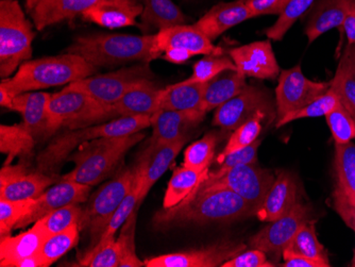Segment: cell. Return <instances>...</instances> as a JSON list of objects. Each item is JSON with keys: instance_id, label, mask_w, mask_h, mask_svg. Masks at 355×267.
Returning <instances> with one entry per match:
<instances>
[{"instance_id": "cell-52", "label": "cell", "mask_w": 355, "mask_h": 267, "mask_svg": "<svg viewBox=\"0 0 355 267\" xmlns=\"http://www.w3.org/2000/svg\"><path fill=\"white\" fill-rule=\"evenodd\" d=\"M292 0H246L253 17L281 15Z\"/></svg>"}, {"instance_id": "cell-23", "label": "cell", "mask_w": 355, "mask_h": 267, "mask_svg": "<svg viewBox=\"0 0 355 267\" xmlns=\"http://www.w3.org/2000/svg\"><path fill=\"white\" fill-rule=\"evenodd\" d=\"M298 203H300L298 183L292 174L283 171L273 181L255 215L262 222H273L291 212Z\"/></svg>"}, {"instance_id": "cell-16", "label": "cell", "mask_w": 355, "mask_h": 267, "mask_svg": "<svg viewBox=\"0 0 355 267\" xmlns=\"http://www.w3.org/2000/svg\"><path fill=\"white\" fill-rule=\"evenodd\" d=\"M91 189L89 185L62 179L57 184L49 187L41 196L35 199L31 210L17 223L15 229L25 228L32 223L35 224L42 217L63 207L87 203Z\"/></svg>"}, {"instance_id": "cell-10", "label": "cell", "mask_w": 355, "mask_h": 267, "mask_svg": "<svg viewBox=\"0 0 355 267\" xmlns=\"http://www.w3.org/2000/svg\"><path fill=\"white\" fill-rule=\"evenodd\" d=\"M273 181L275 177L270 171L262 169L257 162L249 163L234 167L215 180L209 182L202 180L191 194L217 187L227 189L248 201L257 211L262 206Z\"/></svg>"}, {"instance_id": "cell-54", "label": "cell", "mask_w": 355, "mask_h": 267, "mask_svg": "<svg viewBox=\"0 0 355 267\" xmlns=\"http://www.w3.org/2000/svg\"><path fill=\"white\" fill-rule=\"evenodd\" d=\"M191 57H193V53L182 49H166L162 55L165 61L171 62L173 64H184Z\"/></svg>"}, {"instance_id": "cell-47", "label": "cell", "mask_w": 355, "mask_h": 267, "mask_svg": "<svg viewBox=\"0 0 355 267\" xmlns=\"http://www.w3.org/2000/svg\"><path fill=\"white\" fill-rule=\"evenodd\" d=\"M139 195V183H137V176H135V184H133L132 189H131L129 194L125 196V198L123 199L119 209L115 211L112 218L110 219L109 224H107V228H105V232H103V236H101V241H99L97 245L103 244V243L107 242L111 239L115 238L117 230L123 227L125 221L135 212V209H137Z\"/></svg>"}, {"instance_id": "cell-51", "label": "cell", "mask_w": 355, "mask_h": 267, "mask_svg": "<svg viewBox=\"0 0 355 267\" xmlns=\"http://www.w3.org/2000/svg\"><path fill=\"white\" fill-rule=\"evenodd\" d=\"M276 263L268 260V256L260 249L245 250L230 260L225 261L221 267H275Z\"/></svg>"}, {"instance_id": "cell-24", "label": "cell", "mask_w": 355, "mask_h": 267, "mask_svg": "<svg viewBox=\"0 0 355 267\" xmlns=\"http://www.w3.org/2000/svg\"><path fill=\"white\" fill-rule=\"evenodd\" d=\"M251 19L254 17L246 0H233L230 3H217L193 25L211 41H214L231 28Z\"/></svg>"}, {"instance_id": "cell-45", "label": "cell", "mask_w": 355, "mask_h": 267, "mask_svg": "<svg viewBox=\"0 0 355 267\" xmlns=\"http://www.w3.org/2000/svg\"><path fill=\"white\" fill-rule=\"evenodd\" d=\"M137 210L129 216L121 227V233L116 239L121 249V264L119 267H141L145 262L139 260L135 251V227H137Z\"/></svg>"}, {"instance_id": "cell-33", "label": "cell", "mask_w": 355, "mask_h": 267, "mask_svg": "<svg viewBox=\"0 0 355 267\" xmlns=\"http://www.w3.org/2000/svg\"><path fill=\"white\" fill-rule=\"evenodd\" d=\"M207 173H209V169L196 171V169H189L185 165L175 169L173 177L167 185L164 201H163V208H173L182 203L193 192L195 189L200 185Z\"/></svg>"}, {"instance_id": "cell-18", "label": "cell", "mask_w": 355, "mask_h": 267, "mask_svg": "<svg viewBox=\"0 0 355 267\" xmlns=\"http://www.w3.org/2000/svg\"><path fill=\"white\" fill-rule=\"evenodd\" d=\"M236 71L246 77L260 80H275L281 69L273 53L270 41H259L239 46L229 51Z\"/></svg>"}, {"instance_id": "cell-5", "label": "cell", "mask_w": 355, "mask_h": 267, "mask_svg": "<svg viewBox=\"0 0 355 267\" xmlns=\"http://www.w3.org/2000/svg\"><path fill=\"white\" fill-rule=\"evenodd\" d=\"M144 137V133L137 132L123 137H99L81 145L79 150L67 159L75 163V167L62 179L89 187L98 184L111 175L125 153Z\"/></svg>"}, {"instance_id": "cell-3", "label": "cell", "mask_w": 355, "mask_h": 267, "mask_svg": "<svg viewBox=\"0 0 355 267\" xmlns=\"http://www.w3.org/2000/svg\"><path fill=\"white\" fill-rule=\"evenodd\" d=\"M97 73L98 67H94L83 57L65 53L25 62L13 77L3 79L0 87L16 96L26 92L69 85Z\"/></svg>"}, {"instance_id": "cell-43", "label": "cell", "mask_w": 355, "mask_h": 267, "mask_svg": "<svg viewBox=\"0 0 355 267\" xmlns=\"http://www.w3.org/2000/svg\"><path fill=\"white\" fill-rule=\"evenodd\" d=\"M83 207L79 205H71L53 211L35 223L39 224L47 236H51L67 230L73 225L79 224L83 216Z\"/></svg>"}, {"instance_id": "cell-14", "label": "cell", "mask_w": 355, "mask_h": 267, "mask_svg": "<svg viewBox=\"0 0 355 267\" xmlns=\"http://www.w3.org/2000/svg\"><path fill=\"white\" fill-rule=\"evenodd\" d=\"M53 182L55 177L40 169H30L25 163L7 164L0 171V199H35Z\"/></svg>"}, {"instance_id": "cell-35", "label": "cell", "mask_w": 355, "mask_h": 267, "mask_svg": "<svg viewBox=\"0 0 355 267\" xmlns=\"http://www.w3.org/2000/svg\"><path fill=\"white\" fill-rule=\"evenodd\" d=\"M79 233V224H76L65 231L48 236L37 254L40 267L51 266L71 250L78 244Z\"/></svg>"}, {"instance_id": "cell-55", "label": "cell", "mask_w": 355, "mask_h": 267, "mask_svg": "<svg viewBox=\"0 0 355 267\" xmlns=\"http://www.w3.org/2000/svg\"><path fill=\"white\" fill-rule=\"evenodd\" d=\"M342 29L344 30L348 44H355V0Z\"/></svg>"}, {"instance_id": "cell-40", "label": "cell", "mask_w": 355, "mask_h": 267, "mask_svg": "<svg viewBox=\"0 0 355 267\" xmlns=\"http://www.w3.org/2000/svg\"><path fill=\"white\" fill-rule=\"evenodd\" d=\"M218 142L216 132H209L202 139L189 145L184 151L183 165L196 171H207L214 159L215 149Z\"/></svg>"}, {"instance_id": "cell-29", "label": "cell", "mask_w": 355, "mask_h": 267, "mask_svg": "<svg viewBox=\"0 0 355 267\" xmlns=\"http://www.w3.org/2000/svg\"><path fill=\"white\" fill-rule=\"evenodd\" d=\"M246 76L237 71H225L205 85L202 112L217 109L232 99L246 87Z\"/></svg>"}, {"instance_id": "cell-57", "label": "cell", "mask_w": 355, "mask_h": 267, "mask_svg": "<svg viewBox=\"0 0 355 267\" xmlns=\"http://www.w3.org/2000/svg\"><path fill=\"white\" fill-rule=\"evenodd\" d=\"M351 266L355 267V247H354V256H353L352 262H351Z\"/></svg>"}, {"instance_id": "cell-2", "label": "cell", "mask_w": 355, "mask_h": 267, "mask_svg": "<svg viewBox=\"0 0 355 267\" xmlns=\"http://www.w3.org/2000/svg\"><path fill=\"white\" fill-rule=\"evenodd\" d=\"M65 53L80 55L98 69L137 62L150 63L162 57L155 46V35L94 33L80 35L73 40Z\"/></svg>"}, {"instance_id": "cell-17", "label": "cell", "mask_w": 355, "mask_h": 267, "mask_svg": "<svg viewBox=\"0 0 355 267\" xmlns=\"http://www.w3.org/2000/svg\"><path fill=\"white\" fill-rule=\"evenodd\" d=\"M191 135H185L175 142L169 143L164 146L159 147L155 150L145 148L139 157L135 169L137 183H139V195L137 209L141 206V203L146 198L151 187L159 180L165 171L171 166V163L177 158Z\"/></svg>"}, {"instance_id": "cell-53", "label": "cell", "mask_w": 355, "mask_h": 267, "mask_svg": "<svg viewBox=\"0 0 355 267\" xmlns=\"http://www.w3.org/2000/svg\"><path fill=\"white\" fill-rule=\"evenodd\" d=\"M283 264L280 266L284 267H326V265L318 261L312 260V259L306 258V257L301 256L296 254L291 249L285 248L282 255Z\"/></svg>"}, {"instance_id": "cell-30", "label": "cell", "mask_w": 355, "mask_h": 267, "mask_svg": "<svg viewBox=\"0 0 355 267\" xmlns=\"http://www.w3.org/2000/svg\"><path fill=\"white\" fill-rule=\"evenodd\" d=\"M141 29L163 30L175 26L187 25L191 19L171 0H141Z\"/></svg>"}, {"instance_id": "cell-36", "label": "cell", "mask_w": 355, "mask_h": 267, "mask_svg": "<svg viewBox=\"0 0 355 267\" xmlns=\"http://www.w3.org/2000/svg\"><path fill=\"white\" fill-rule=\"evenodd\" d=\"M286 248L291 249L296 254L312 260L318 261L326 265V267H330V260H329L328 250L326 247L321 244L317 238L316 228H315V221H309L305 223L298 232L295 235L292 242L289 243Z\"/></svg>"}, {"instance_id": "cell-37", "label": "cell", "mask_w": 355, "mask_h": 267, "mask_svg": "<svg viewBox=\"0 0 355 267\" xmlns=\"http://www.w3.org/2000/svg\"><path fill=\"white\" fill-rule=\"evenodd\" d=\"M334 171L337 187L355 194V143L335 144Z\"/></svg>"}, {"instance_id": "cell-49", "label": "cell", "mask_w": 355, "mask_h": 267, "mask_svg": "<svg viewBox=\"0 0 355 267\" xmlns=\"http://www.w3.org/2000/svg\"><path fill=\"white\" fill-rule=\"evenodd\" d=\"M261 143H262V141L257 139L254 143L249 145L246 148L241 149V150L235 151V153L227 155L220 162L217 163L219 165L218 169H214V171H209L203 180L209 182V181L220 178L221 176L227 174L229 171L239 166V165L257 162V149H259Z\"/></svg>"}, {"instance_id": "cell-50", "label": "cell", "mask_w": 355, "mask_h": 267, "mask_svg": "<svg viewBox=\"0 0 355 267\" xmlns=\"http://www.w3.org/2000/svg\"><path fill=\"white\" fill-rule=\"evenodd\" d=\"M333 208L340 215L347 226L355 232V194L343 190L342 187H335L332 195Z\"/></svg>"}, {"instance_id": "cell-46", "label": "cell", "mask_w": 355, "mask_h": 267, "mask_svg": "<svg viewBox=\"0 0 355 267\" xmlns=\"http://www.w3.org/2000/svg\"><path fill=\"white\" fill-rule=\"evenodd\" d=\"M326 121L335 144H346L355 139V119L342 103L326 115Z\"/></svg>"}, {"instance_id": "cell-28", "label": "cell", "mask_w": 355, "mask_h": 267, "mask_svg": "<svg viewBox=\"0 0 355 267\" xmlns=\"http://www.w3.org/2000/svg\"><path fill=\"white\" fill-rule=\"evenodd\" d=\"M51 98V94L44 92H26L14 97L12 111L23 115L24 125L35 139L48 137Z\"/></svg>"}, {"instance_id": "cell-9", "label": "cell", "mask_w": 355, "mask_h": 267, "mask_svg": "<svg viewBox=\"0 0 355 267\" xmlns=\"http://www.w3.org/2000/svg\"><path fill=\"white\" fill-rule=\"evenodd\" d=\"M153 78L149 63L141 62L119 71L85 78L67 85L65 89L85 92L103 105L112 107L135 85Z\"/></svg>"}, {"instance_id": "cell-4", "label": "cell", "mask_w": 355, "mask_h": 267, "mask_svg": "<svg viewBox=\"0 0 355 267\" xmlns=\"http://www.w3.org/2000/svg\"><path fill=\"white\" fill-rule=\"evenodd\" d=\"M150 126L151 117L139 115L117 117L85 128L65 129L37 155V169L48 175L53 174L81 145L99 137H123L141 132Z\"/></svg>"}, {"instance_id": "cell-22", "label": "cell", "mask_w": 355, "mask_h": 267, "mask_svg": "<svg viewBox=\"0 0 355 267\" xmlns=\"http://www.w3.org/2000/svg\"><path fill=\"white\" fill-rule=\"evenodd\" d=\"M143 12L139 0H103L81 15L83 21L109 29L137 26Z\"/></svg>"}, {"instance_id": "cell-56", "label": "cell", "mask_w": 355, "mask_h": 267, "mask_svg": "<svg viewBox=\"0 0 355 267\" xmlns=\"http://www.w3.org/2000/svg\"><path fill=\"white\" fill-rule=\"evenodd\" d=\"M14 95L9 91L0 87V105L7 109L12 110L13 107Z\"/></svg>"}, {"instance_id": "cell-31", "label": "cell", "mask_w": 355, "mask_h": 267, "mask_svg": "<svg viewBox=\"0 0 355 267\" xmlns=\"http://www.w3.org/2000/svg\"><path fill=\"white\" fill-rule=\"evenodd\" d=\"M331 89L355 119V44L347 43L331 80Z\"/></svg>"}, {"instance_id": "cell-21", "label": "cell", "mask_w": 355, "mask_h": 267, "mask_svg": "<svg viewBox=\"0 0 355 267\" xmlns=\"http://www.w3.org/2000/svg\"><path fill=\"white\" fill-rule=\"evenodd\" d=\"M155 46L161 55L168 49H182L193 55H223V49L201 33L195 25H179L159 30L155 35Z\"/></svg>"}, {"instance_id": "cell-42", "label": "cell", "mask_w": 355, "mask_h": 267, "mask_svg": "<svg viewBox=\"0 0 355 267\" xmlns=\"http://www.w3.org/2000/svg\"><path fill=\"white\" fill-rule=\"evenodd\" d=\"M340 103H342L340 98L330 87L327 93L321 95L318 98L309 103L308 105H305L302 109L297 110L295 112L288 113L282 119H278L276 125L277 128H280L282 126L287 125V123H292L294 121H299V119L326 117Z\"/></svg>"}, {"instance_id": "cell-6", "label": "cell", "mask_w": 355, "mask_h": 267, "mask_svg": "<svg viewBox=\"0 0 355 267\" xmlns=\"http://www.w3.org/2000/svg\"><path fill=\"white\" fill-rule=\"evenodd\" d=\"M35 33L17 0H0V76L10 78L32 57Z\"/></svg>"}, {"instance_id": "cell-38", "label": "cell", "mask_w": 355, "mask_h": 267, "mask_svg": "<svg viewBox=\"0 0 355 267\" xmlns=\"http://www.w3.org/2000/svg\"><path fill=\"white\" fill-rule=\"evenodd\" d=\"M225 71H236L234 62L231 57L225 55H207L197 61L193 67V74L180 85L207 83Z\"/></svg>"}, {"instance_id": "cell-48", "label": "cell", "mask_w": 355, "mask_h": 267, "mask_svg": "<svg viewBox=\"0 0 355 267\" xmlns=\"http://www.w3.org/2000/svg\"><path fill=\"white\" fill-rule=\"evenodd\" d=\"M35 199L24 200H1L0 199V234L8 236L15 229L17 223L30 212Z\"/></svg>"}, {"instance_id": "cell-58", "label": "cell", "mask_w": 355, "mask_h": 267, "mask_svg": "<svg viewBox=\"0 0 355 267\" xmlns=\"http://www.w3.org/2000/svg\"><path fill=\"white\" fill-rule=\"evenodd\" d=\"M185 1H196V0H185Z\"/></svg>"}, {"instance_id": "cell-41", "label": "cell", "mask_w": 355, "mask_h": 267, "mask_svg": "<svg viewBox=\"0 0 355 267\" xmlns=\"http://www.w3.org/2000/svg\"><path fill=\"white\" fill-rule=\"evenodd\" d=\"M317 0H292L284 10L276 23L265 30V35L269 40L281 41L296 21L310 11Z\"/></svg>"}, {"instance_id": "cell-26", "label": "cell", "mask_w": 355, "mask_h": 267, "mask_svg": "<svg viewBox=\"0 0 355 267\" xmlns=\"http://www.w3.org/2000/svg\"><path fill=\"white\" fill-rule=\"evenodd\" d=\"M162 94L163 89L149 79L135 85L112 107L116 117H153L159 111Z\"/></svg>"}, {"instance_id": "cell-39", "label": "cell", "mask_w": 355, "mask_h": 267, "mask_svg": "<svg viewBox=\"0 0 355 267\" xmlns=\"http://www.w3.org/2000/svg\"><path fill=\"white\" fill-rule=\"evenodd\" d=\"M265 119H267V115L264 113H260V114L255 115L254 117L249 119L246 123L239 126V128L235 129L225 148L217 157L216 163L220 162L230 153L246 148L249 145L254 143L259 139V135L262 131L261 121H264Z\"/></svg>"}, {"instance_id": "cell-13", "label": "cell", "mask_w": 355, "mask_h": 267, "mask_svg": "<svg viewBox=\"0 0 355 267\" xmlns=\"http://www.w3.org/2000/svg\"><path fill=\"white\" fill-rule=\"evenodd\" d=\"M330 83H316L303 75L301 65L281 71L276 89L277 121L302 109L329 91Z\"/></svg>"}, {"instance_id": "cell-44", "label": "cell", "mask_w": 355, "mask_h": 267, "mask_svg": "<svg viewBox=\"0 0 355 267\" xmlns=\"http://www.w3.org/2000/svg\"><path fill=\"white\" fill-rule=\"evenodd\" d=\"M121 249L115 238L89 249L76 266L119 267Z\"/></svg>"}, {"instance_id": "cell-7", "label": "cell", "mask_w": 355, "mask_h": 267, "mask_svg": "<svg viewBox=\"0 0 355 267\" xmlns=\"http://www.w3.org/2000/svg\"><path fill=\"white\" fill-rule=\"evenodd\" d=\"M48 113V137L62 128H85L117 119L113 107L103 105L85 92L65 87L51 95Z\"/></svg>"}, {"instance_id": "cell-27", "label": "cell", "mask_w": 355, "mask_h": 267, "mask_svg": "<svg viewBox=\"0 0 355 267\" xmlns=\"http://www.w3.org/2000/svg\"><path fill=\"white\" fill-rule=\"evenodd\" d=\"M47 238L37 223L16 236H3L0 240V266L19 267L25 259L37 257Z\"/></svg>"}, {"instance_id": "cell-34", "label": "cell", "mask_w": 355, "mask_h": 267, "mask_svg": "<svg viewBox=\"0 0 355 267\" xmlns=\"http://www.w3.org/2000/svg\"><path fill=\"white\" fill-rule=\"evenodd\" d=\"M35 145V137L24 123L0 127V150L8 155L5 165L11 164L16 157H31Z\"/></svg>"}, {"instance_id": "cell-12", "label": "cell", "mask_w": 355, "mask_h": 267, "mask_svg": "<svg viewBox=\"0 0 355 267\" xmlns=\"http://www.w3.org/2000/svg\"><path fill=\"white\" fill-rule=\"evenodd\" d=\"M312 211L302 203H297L291 212L277 221L270 222L249 240L252 248L264 251L272 262H279L283 251L292 242L299 229L311 221Z\"/></svg>"}, {"instance_id": "cell-32", "label": "cell", "mask_w": 355, "mask_h": 267, "mask_svg": "<svg viewBox=\"0 0 355 267\" xmlns=\"http://www.w3.org/2000/svg\"><path fill=\"white\" fill-rule=\"evenodd\" d=\"M207 83L175 85L163 89L159 110L171 111H200L202 112V99ZM205 113V112H203Z\"/></svg>"}, {"instance_id": "cell-19", "label": "cell", "mask_w": 355, "mask_h": 267, "mask_svg": "<svg viewBox=\"0 0 355 267\" xmlns=\"http://www.w3.org/2000/svg\"><path fill=\"white\" fill-rule=\"evenodd\" d=\"M205 117V113L200 111L159 110L151 117L153 135L146 148L155 150L191 135L189 131L202 123Z\"/></svg>"}, {"instance_id": "cell-15", "label": "cell", "mask_w": 355, "mask_h": 267, "mask_svg": "<svg viewBox=\"0 0 355 267\" xmlns=\"http://www.w3.org/2000/svg\"><path fill=\"white\" fill-rule=\"evenodd\" d=\"M246 250V245L221 242L201 249L163 255L144 261L147 267H216Z\"/></svg>"}, {"instance_id": "cell-1", "label": "cell", "mask_w": 355, "mask_h": 267, "mask_svg": "<svg viewBox=\"0 0 355 267\" xmlns=\"http://www.w3.org/2000/svg\"><path fill=\"white\" fill-rule=\"evenodd\" d=\"M257 209L227 189H209L189 195L173 208L155 213L153 225L157 230L189 225L230 223L255 215Z\"/></svg>"}, {"instance_id": "cell-8", "label": "cell", "mask_w": 355, "mask_h": 267, "mask_svg": "<svg viewBox=\"0 0 355 267\" xmlns=\"http://www.w3.org/2000/svg\"><path fill=\"white\" fill-rule=\"evenodd\" d=\"M135 180V169H125L115 178L96 191L89 198L80 219V231H87L91 238V246L98 244L115 211L121 206Z\"/></svg>"}, {"instance_id": "cell-25", "label": "cell", "mask_w": 355, "mask_h": 267, "mask_svg": "<svg viewBox=\"0 0 355 267\" xmlns=\"http://www.w3.org/2000/svg\"><path fill=\"white\" fill-rule=\"evenodd\" d=\"M354 0H317L305 27L309 44L335 28L342 29Z\"/></svg>"}, {"instance_id": "cell-20", "label": "cell", "mask_w": 355, "mask_h": 267, "mask_svg": "<svg viewBox=\"0 0 355 267\" xmlns=\"http://www.w3.org/2000/svg\"><path fill=\"white\" fill-rule=\"evenodd\" d=\"M103 0H25V10L37 30L81 17Z\"/></svg>"}, {"instance_id": "cell-11", "label": "cell", "mask_w": 355, "mask_h": 267, "mask_svg": "<svg viewBox=\"0 0 355 267\" xmlns=\"http://www.w3.org/2000/svg\"><path fill=\"white\" fill-rule=\"evenodd\" d=\"M264 113L270 121L277 117V105L270 94L255 85H247L239 95L217 107L213 125L235 130L255 115Z\"/></svg>"}]
</instances>
